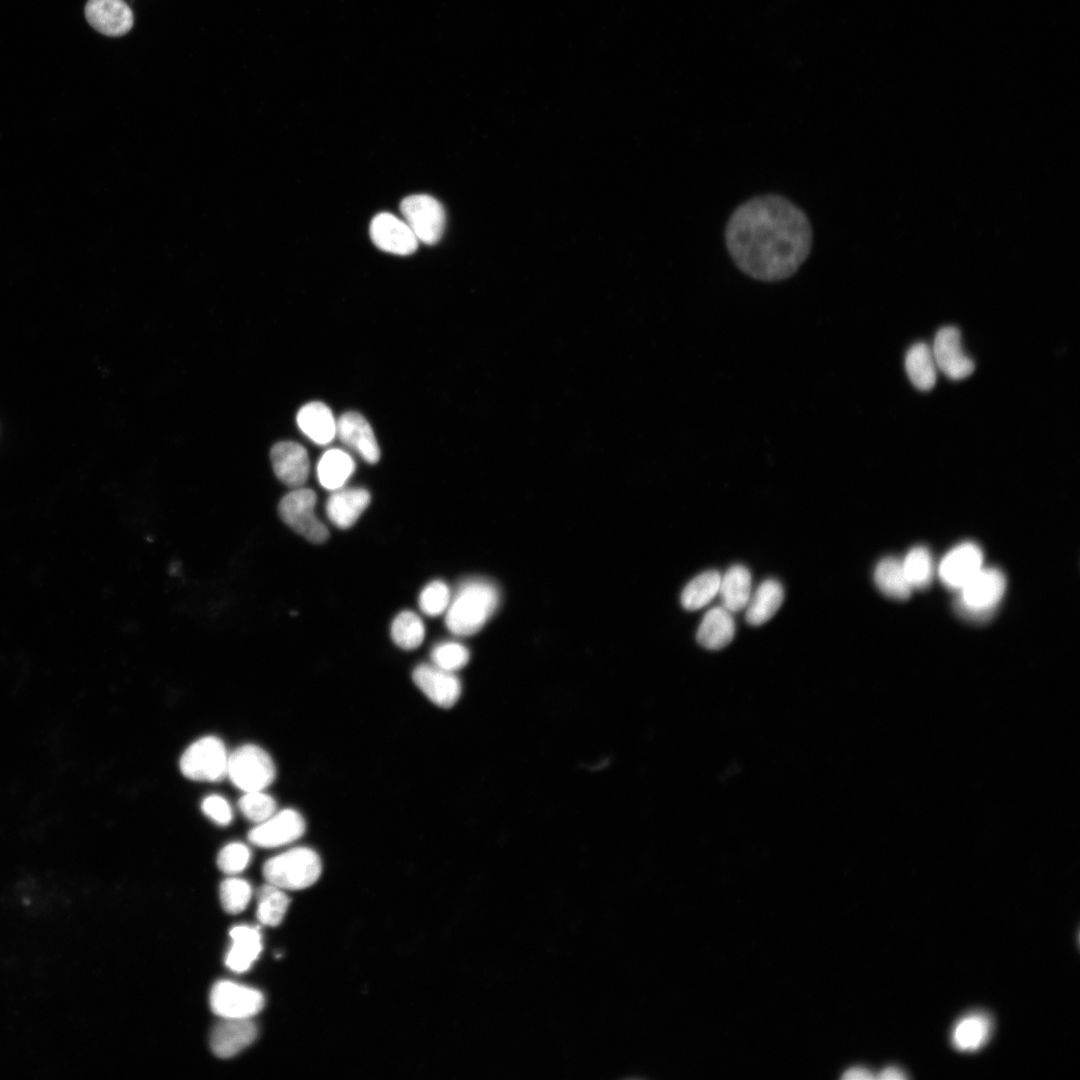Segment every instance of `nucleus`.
<instances>
[{
    "instance_id": "nucleus-1",
    "label": "nucleus",
    "mask_w": 1080,
    "mask_h": 1080,
    "mask_svg": "<svg viewBox=\"0 0 1080 1080\" xmlns=\"http://www.w3.org/2000/svg\"><path fill=\"white\" fill-rule=\"evenodd\" d=\"M725 241L743 273L775 282L791 277L807 259L812 228L798 206L781 195L768 194L735 209L726 226Z\"/></svg>"
},
{
    "instance_id": "nucleus-2",
    "label": "nucleus",
    "mask_w": 1080,
    "mask_h": 1080,
    "mask_svg": "<svg viewBox=\"0 0 1080 1080\" xmlns=\"http://www.w3.org/2000/svg\"><path fill=\"white\" fill-rule=\"evenodd\" d=\"M499 601V590L490 581L482 578L465 580L451 596L445 625L454 635H473L494 614Z\"/></svg>"
},
{
    "instance_id": "nucleus-3",
    "label": "nucleus",
    "mask_w": 1080,
    "mask_h": 1080,
    "mask_svg": "<svg viewBox=\"0 0 1080 1080\" xmlns=\"http://www.w3.org/2000/svg\"><path fill=\"white\" fill-rule=\"evenodd\" d=\"M262 871L267 883L283 890H300L319 879L322 863L313 849L296 847L268 859Z\"/></svg>"
},
{
    "instance_id": "nucleus-4",
    "label": "nucleus",
    "mask_w": 1080,
    "mask_h": 1080,
    "mask_svg": "<svg viewBox=\"0 0 1080 1080\" xmlns=\"http://www.w3.org/2000/svg\"><path fill=\"white\" fill-rule=\"evenodd\" d=\"M232 783L244 792L263 791L275 779L272 758L256 745H243L228 756L227 773Z\"/></svg>"
},
{
    "instance_id": "nucleus-5",
    "label": "nucleus",
    "mask_w": 1080,
    "mask_h": 1080,
    "mask_svg": "<svg viewBox=\"0 0 1080 1080\" xmlns=\"http://www.w3.org/2000/svg\"><path fill=\"white\" fill-rule=\"evenodd\" d=\"M316 493L308 488H294L278 505L280 518L309 542L323 543L329 537L326 525L316 516Z\"/></svg>"
},
{
    "instance_id": "nucleus-6",
    "label": "nucleus",
    "mask_w": 1080,
    "mask_h": 1080,
    "mask_svg": "<svg viewBox=\"0 0 1080 1080\" xmlns=\"http://www.w3.org/2000/svg\"><path fill=\"white\" fill-rule=\"evenodd\" d=\"M228 755L223 742L214 736H206L193 742L182 754L179 762L182 774L194 781L215 782L227 773Z\"/></svg>"
},
{
    "instance_id": "nucleus-7",
    "label": "nucleus",
    "mask_w": 1080,
    "mask_h": 1080,
    "mask_svg": "<svg viewBox=\"0 0 1080 1080\" xmlns=\"http://www.w3.org/2000/svg\"><path fill=\"white\" fill-rule=\"evenodd\" d=\"M400 211L418 241L432 245L439 241L445 226L442 205L432 196L416 194L404 198Z\"/></svg>"
},
{
    "instance_id": "nucleus-8",
    "label": "nucleus",
    "mask_w": 1080,
    "mask_h": 1080,
    "mask_svg": "<svg viewBox=\"0 0 1080 1080\" xmlns=\"http://www.w3.org/2000/svg\"><path fill=\"white\" fill-rule=\"evenodd\" d=\"M264 996L254 988L222 980L210 993L212 1011L224 1019L251 1018L264 1006Z\"/></svg>"
},
{
    "instance_id": "nucleus-9",
    "label": "nucleus",
    "mask_w": 1080,
    "mask_h": 1080,
    "mask_svg": "<svg viewBox=\"0 0 1080 1080\" xmlns=\"http://www.w3.org/2000/svg\"><path fill=\"white\" fill-rule=\"evenodd\" d=\"M932 353L936 367L952 380L970 376L975 364L963 350L961 334L954 326H944L935 335Z\"/></svg>"
},
{
    "instance_id": "nucleus-10",
    "label": "nucleus",
    "mask_w": 1080,
    "mask_h": 1080,
    "mask_svg": "<svg viewBox=\"0 0 1080 1080\" xmlns=\"http://www.w3.org/2000/svg\"><path fill=\"white\" fill-rule=\"evenodd\" d=\"M258 824L250 830L248 839L252 844L263 848L287 845L300 838L306 829L305 820L294 809L275 812Z\"/></svg>"
},
{
    "instance_id": "nucleus-11",
    "label": "nucleus",
    "mask_w": 1080,
    "mask_h": 1080,
    "mask_svg": "<svg viewBox=\"0 0 1080 1080\" xmlns=\"http://www.w3.org/2000/svg\"><path fill=\"white\" fill-rule=\"evenodd\" d=\"M412 678L427 698L441 708H451L461 695L458 677L434 664L418 665L413 670Z\"/></svg>"
},
{
    "instance_id": "nucleus-12",
    "label": "nucleus",
    "mask_w": 1080,
    "mask_h": 1080,
    "mask_svg": "<svg viewBox=\"0 0 1080 1080\" xmlns=\"http://www.w3.org/2000/svg\"><path fill=\"white\" fill-rule=\"evenodd\" d=\"M370 237L379 249L397 255H409L418 246L408 224L390 213H380L372 219Z\"/></svg>"
},
{
    "instance_id": "nucleus-13",
    "label": "nucleus",
    "mask_w": 1080,
    "mask_h": 1080,
    "mask_svg": "<svg viewBox=\"0 0 1080 1080\" xmlns=\"http://www.w3.org/2000/svg\"><path fill=\"white\" fill-rule=\"evenodd\" d=\"M336 437L365 462L375 464L380 448L369 422L360 413L349 411L337 419Z\"/></svg>"
},
{
    "instance_id": "nucleus-14",
    "label": "nucleus",
    "mask_w": 1080,
    "mask_h": 1080,
    "mask_svg": "<svg viewBox=\"0 0 1080 1080\" xmlns=\"http://www.w3.org/2000/svg\"><path fill=\"white\" fill-rule=\"evenodd\" d=\"M270 459L275 475L286 486L299 488L307 481L310 461L301 444L293 441L278 442L271 449Z\"/></svg>"
},
{
    "instance_id": "nucleus-15",
    "label": "nucleus",
    "mask_w": 1080,
    "mask_h": 1080,
    "mask_svg": "<svg viewBox=\"0 0 1080 1080\" xmlns=\"http://www.w3.org/2000/svg\"><path fill=\"white\" fill-rule=\"evenodd\" d=\"M983 554L972 542H963L950 550L942 559L939 575L943 583L961 589L981 568Z\"/></svg>"
},
{
    "instance_id": "nucleus-16",
    "label": "nucleus",
    "mask_w": 1080,
    "mask_h": 1080,
    "mask_svg": "<svg viewBox=\"0 0 1080 1080\" xmlns=\"http://www.w3.org/2000/svg\"><path fill=\"white\" fill-rule=\"evenodd\" d=\"M85 16L94 29L112 37L128 33L134 21L133 12L124 0H88Z\"/></svg>"
},
{
    "instance_id": "nucleus-17",
    "label": "nucleus",
    "mask_w": 1080,
    "mask_h": 1080,
    "mask_svg": "<svg viewBox=\"0 0 1080 1080\" xmlns=\"http://www.w3.org/2000/svg\"><path fill=\"white\" fill-rule=\"evenodd\" d=\"M256 1036L257 1027L250 1018H223L212 1031L210 1045L217 1057L230 1058L252 1044Z\"/></svg>"
},
{
    "instance_id": "nucleus-18",
    "label": "nucleus",
    "mask_w": 1080,
    "mask_h": 1080,
    "mask_svg": "<svg viewBox=\"0 0 1080 1080\" xmlns=\"http://www.w3.org/2000/svg\"><path fill=\"white\" fill-rule=\"evenodd\" d=\"M1006 589V579L1001 570L981 568L960 590L958 596L964 603L981 608L996 609Z\"/></svg>"
},
{
    "instance_id": "nucleus-19",
    "label": "nucleus",
    "mask_w": 1080,
    "mask_h": 1080,
    "mask_svg": "<svg viewBox=\"0 0 1080 1080\" xmlns=\"http://www.w3.org/2000/svg\"><path fill=\"white\" fill-rule=\"evenodd\" d=\"M370 500L369 491L363 487L339 488L332 491L326 501V515L334 526L350 528L368 507Z\"/></svg>"
},
{
    "instance_id": "nucleus-20",
    "label": "nucleus",
    "mask_w": 1080,
    "mask_h": 1080,
    "mask_svg": "<svg viewBox=\"0 0 1080 1080\" xmlns=\"http://www.w3.org/2000/svg\"><path fill=\"white\" fill-rule=\"evenodd\" d=\"M296 421L302 433L317 445L326 446L336 437L337 420L331 409L320 401L302 406Z\"/></svg>"
},
{
    "instance_id": "nucleus-21",
    "label": "nucleus",
    "mask_w": 1080,
    "mask_h": 1080,
    "mask_svg": "<svg viewBox=\"0 0 1080 1080\" xmlns=\"http://www.w3.org/2000/svg\"><path fill=\"white\" fill-rule=\"evenodd\" d=\"M230 938L232 943L226 956V965L234 972H245L261 953V933L257 927L238 925L231 929Z\"/></svg>"
},
{
    "instance_id": "nucleus-22",
    "label": "nucleus",
    "mask_w": 1080,
    "mask_h": 1080,
    "mask_svg": "<svg viewBox=\"0 0 1080 1080\" xmlns=\"http://www.w3.org/2000/svg\"><path fill=\"white\" fill-rule=\"evenodd\" d=\"M735 634L732 613L724 607L708 610L697 630V641L704 648L719 650L727 646Z\"/></svg>"
},
{
    "instance_id": "nucleus-23",
    "label": "nucleus",
    "mask_w": 1080,
    "mask_h": 1080,
    "mask_svg": "<svg viewBox=\"0 0 1080 1080\" xmlns=\"http://www.w3.org/2000/svg\"><path fill=\"white\" fill-rule=\"evenodd\" d=\"M992 1033V1020L982 1012H974L960 1018L953 1026L951 1042L955 1049L972 1052L980 1049Z\"/></svg>"
},
{
    "instance_id": "nucleus-24",
    "label": "nucleus",
    "mask_w": 1080,
    "mask_h": 1080,
    "mask_svg": "<svg viewBox=\"0 0 1080 1080\" xmlns=\"http://www.w3.org/2000/svg\"><path fill=\"white\" fill-rule=\"evenodd\" d=\"M353 457L343 449L326 450L316 466L319 484L326 490L334 491L345 486L355 471Z\"/></svg>"
},
{
    "instance_id": "nucleus-25",
    "label": "nucleus",
    "mask_w": 1080,
    "mask_h": 1080,
    "mask_svg": "<svg viewBox=\"0 0 1080 1080\" xmlns=\"http://www.w3.org/2000/svg\"><path fill=\"white\" fill-rule=\"evenodd\" d=\"M784 600V590L781 583L775 579L763 581L751 594L746 605V621L753 626H759L770 620L778 611Z\"/></svg>"
},
{
    "instance_id": "nucleus-26",
    "label": "nucleus",
    "mask_w": 1080,
    "mask_h": 1080,
    "mask_svg": "<svg viewBox=\"0 0 1080 1080\" xmlns=\"http://www.w3.org/2000/svg\"><path fill=\"white\" fill-rule=\"evenodd\" d=\"M751 574L747 567L736 564L721 576L719 591L722 607L731 613L744 609L750 599Z\"/></svg>"
},
{
    "instance_id": "nucleus-27",
    "label": "nucleus",
    "mask_w": 1080,
    "mask_h": 1080,
    "mask_svg": "<svg viewBox=\"0 0 1080 1080\" xmlns=\"http://www.w3.org/2000/svg\"><path fill=\"white\" fill-rule=\"evenodd\" d=\"M905 368L912 384L921 391L931 390L937 379V367L931 347L918 342L910 347L905 357Z\"/></svg>"
},
{
    "instance_id": "nucleus-28",
    "label": "nucleus",
    "mask_w": 1080,
    "mask_h": 1080,
    "mask_svg": "<svg viewBox=\"0 0 1080 1080\" xmlns=\"http://www.w3.org/2000/svg\"><path fill=\"white\" fill-rule=\"evenodd\" d=\"M874 581L883 594L895 600L909 598L913 589L905 575L902 561L894 557L879 561L874 570Z\"/></svg>"
},
{
    "instance_id": "nucleus-29",
    "label": "nucleus",
    "mask_w": 1080,
    "mask_h": 1080,
    "mask_svg": "<svg viewBox=\"0 0 1080 1080\" xmlns=\"http://www.w3.org/2000/svg\"><path fill=\"white\" fill-rule=\"evenodd\" d=\"M720 579L721 575L716 570H707L695 576L682 591V606L690 611L706 606L718 594Z\"/></svg>"
},
{
    "instance_id": "nucleus-30",
    "label": "nucleus",
    "mask_w": 1080,
    "mask_h": 1080,
    "mask_svg": "<svg viewBox=\"0 0 1080 1080\" xmlns=\"http://www.w3.org/2000/svg\"><path fill=\"white\" fill-rule=\"evenodd\" d=\"M289 904L283 889L266 883L258 891L257 918L263 925L277 926L284 919Z\"/></svg>"
},
{
    "instance_id": "nucleus-31",
    "label": "nucleus",
    "mask_w": 1080,
    "mask_h": 1080,
    "mask_svg": "<svg viewBox=\"0 0 1080 1080\" xmlns=\"http://www.w3.org/2000/svg\"><path fill=\"white\" fill-rule=\"evenodd\" d=\"M390 632L393 642L398 647L404 650H413L422 644L425 637V626L416 613L405 610L394 618Z\"/></svg>"
},
{
    "instance_id": "nucleus-32",
    "label": "nucleus",
    "mask_w": 1080,
    "mask_h": 1080,
    "mask_svg": "<svg viewBox=\"0 0 1080 1080\" xmlns=\"http://www.w3.org/2000/svg\"><path fill=\"white\" fill-rule=\"evenodd\" d=\"M905 575L912 588H925L932 579L933 564L929 550L924 546L912 548L902 561Z\"/></svg>"
},
{
    "instance_id": "nucleus-33",
    "label": "nucleus",
    "mask_w": 1080,
    "mask_h": 1080,
    "mask_svg": "<svg viewBox=\"0 0 1080 1080\" xmlns=\"http://www.w3.org/2000/svg\"><path fill=\"white\" fill-rule=\"evenodd\" d=\"M220 900L224 910L230 914L241 913L250 902L252 888L244 879L231 877L220 885Z\"/></svg>"
},
{
    "instance_id": "nucleus-34",
    "label": "nucleus",
    "mask_w": 1080,
    "mask_h": 1080,
    "mask_svg": "<svg viewBox=\"0 0 1080 1080\" xmlns=\"http://www.w3.org/2000/svg\"><path fill=\"white\" fill-rule=\"evenodd\" d=\"M451 592L448 585L441 580L428 583L420 592L418 604L420 610L430 617H436L446 612Z\"/></svg>"
},
{
    "instance_id": "nucleus-35",
    "label": "nucleus",
    "mask_w": 1080,
    "mask_h": 1080,
    "mask_svg": "<svg viewBox=\"0 0 1080 1080\" xmlns=\"http://www.w3.org/2000/svg\"><path fill=\"white\" fill-rule=\"evenodd\" d=\"M433 664L445 671L455 672L469 661L468 649L461 643L446 641L436 644L431 650Z\"/></svg>"
},
{
    "instance_id": "nucleus-36",
    "label": "nucleus",
    "mask_w": 1080,
    "mask_h": 1080,
    "mask_svg": "<svg viewBox=\"0 0 1080 1080\" xmlns=\"http://www.w3.org/2000/svg\"><path fill=\"white\" fill-rule=\"evenodd\" d=\"M238 807L247 819L256 823L263 822L276 812L274 798L263 791L245 792L239 799Z\"/></svg>"
},
{
    "instance_id": "nucleus-37",
    "label": "nucleus",
    "mask_w": 1080,
    "mask_h": 1080,
    "mask_svg": "<svg viewBox=\"0 0 1080 1080\" xmlns=\"http://www.w3.org/2000/svg\"><path fill=\"white\" fill-rule=\"evenodd\" d=\"M251 853L243 843L233 842L224 846L218 854L217 865L227 874L243 871L249 864Z\"/></svg>"
},
{
    "instance_id": "nucleus-38",
    "label": "nucleus",
    "mask_w": 1080,
    "mask_h": 1080,
    "mask_svg": "<svg viewBox=\"0 0 1080 1080\" xmlns=\"http://www.w3.org/2000/svg\"><path fill=\"white\" fill-rule=\"evenodd\" d=\"M203 813L220 825H227L232 820V810L225 798L220 795H209L201 804Z\"/></svg>"
},
{
    "instance_id": "nucleus-39",
    "label": "nucleus",
    "mask_w": 1080,
    "mask_h": 1080,
    "mask_svg": "<svg viewBox=\"0 0 1080 1080\" xmlns=\"http://www.w3.org/2000/svg\"><path fill=\"white\" fill-rule=\"evenodd\" d=\"M954 610L962 619L972 623H985L989 621L996 609H981L964 603L957 597L953 604Z\"/></svg>"
},
{
    "instance_id": "nucleus-40",
    "label": "nucleus",
    "mask_w": 1080,
    "mask_h": 1080,
    "mask_svg": "<svg viewBox=\"0 0 1080 1080\" xmlns=\"http://www.w3.org/2000/svg\"><path fill=\"white\" fill-rule=\"evenodd\" d=\"M842 1078L847 1080H869L875 1077L870 1070L857 1066L846 1070Z\"/></svg>"
},
{
    "instance_id": "nucleus-41",
    "label": "nucleus",
    "mask_w": 1080,
    "mask_h": 1080,
    "mask_svg": "<svg viewBox=\"0 0 1080 1080\" xmlns=\"http://www.w3.org/2000/svg\"><path fill=\"white\" fill-rule=\"evenodd\" d=\"M881 1080H903L907 1079L905 1072L896 1066H889L884 1068L877 1076Z\"/></svg>"
}]
</instances>
